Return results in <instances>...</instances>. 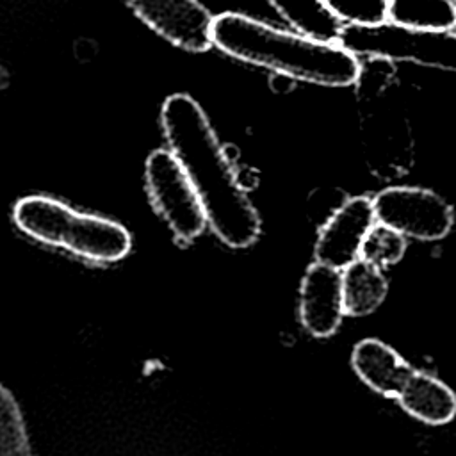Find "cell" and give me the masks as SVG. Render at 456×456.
I'll return each mask as SVG.
<instances>
[{"instance_id": "6da1fadb", "label": "cell", "mask_w": 456, "mask_h": 456, "mask_svg": "<svg viewBox=\"0 0 456 456\" xmlns=\"http://www.w3.org/2000/svg\"><path fill=\"white\" fill-rule=\"evenodd\" d=\"M160 123L169 151L191 178L207 214V224L230 248H248L260 235V216L201 105L189 94L166 98Z\"/></svg>"}, {"instance_id": "7a4b0ae2", "label": "cell", "mask_w": 456, "mask_h": 456, "mask_svg": "<svg viewBox=\"0 0 456 456\" xmlns=\"http://www.w3.org/2000/svg\"><path fill=\"white\" fill-rule=\"evenodd\" d=\"M212 43L230 57L317 86H353L360 73L358 57L338 43L287 32L240 12L214 18Z\"/></svg>"}, {"instance_id": "3957f363", "label": "cell", "mask_w": 456, "mask_h": 456, "mask_svg": "<svg viewBox=\"0 0 456 456\" xmlns=\"http://www.w3.org/2000/svg\"><path fill=\"white\" fill-rule=\"evenodd\" d=\"M12 221L30 239L94 264L118 262L132 248L130 232L118 221L75 210L45 194L20 198L12 208Z\"/></svg>"}, {"instance_id": "277c9868", "label": "cell", "mask_w": 456, "mask_h": 456, "mask_svg": "<svg viewBox=\"0 0 456 456\" xmlns=\"http://www.w3.org/2000/svg\"><path fill=\"white\" fill-rule=\"evenodd\" d=\"M337 43L356 57L408 61L456 71V34L452 30L411 28L387 20L378 25H344Z\"/></svg>"}, {"instance_id": "5b68a950", "label": "cell", "mask_w": 456, "mask_h": 456, "mask_svg": "<svg viewBox=\"0 0 456 456\" xmlns=\"http://www.w3.org/2000/svg\"><path fill=\"white\" fill-rule=\"evenodd\" d=\"M144 178L150 200L178 240L191 242L207 226L203 203L178 159L169 150L148 155Z\"/></svg>"}, {"instance_id": "8992f818", "label": "cell", "mask_w": 456, "mask_h": 456, "mask_svg": "<svg viewBox=\"0 0 456 456\" xmlns=\"http://www.w3.org/2000/svg\"><path fill=\"white\" fill-rule=\"evenodd\" d=\"M370 200L376 221L404 237L438 240L452 228V207L433 191L395 185L379 191Z\"/></svg>"}, {"instance_id": "52a82bcc", "label": "cell", "mask_w": 456, "mask_h": 456, "mask_svg": "<svg viewBox=\"0 0 456 456\" xmlns=\"http://www.w3.org/2000/svg\"><path fill=\"white\" fill-rule=\"evenodd\" d=\"M134 14L171 45L187 52H207L214 16L198 0H125Z\"/></svg>"}, {"instance_id": "ba28073f", "label": "cell", "mask_w": 456, "mask_h": 456, "mask_svg": "<svg viewBox=\"0 0 456 456\" xmlns=\"http://www.w3.org/2000/svg\"><path fill=\"white\" fill-rule=\"evenodd\" d=\"M374 223L370 198L354 196L344 200L319 230L314 251L315 262L342 271L360 258L362 242Z\"/></svg>"}, {"instance_id": "9c48e42d", "label": "cell", "mask_w": 456, "mask_h": 456, "mask_svg": "<svg viewBox=\"0 0 456 456\" xmlns=\"http://www.w3.org/2000/svg\"><path fill=\"white\" fill-rule=\"evenodd\" d=\"M342 276L321 262L310 264L299 289V319L314 337H330L344 317Z\"/></svg>"}, {"instance_id": "30bf717a", "label": "cell", "mask_w": 456, "mask_h": 456, "mask_svg": "<svg viewBox=\"0 0 456 456\" xmlns=\"http://www.w3.org/2000/svg\"><path fill=\"white\" fill-rule=\"evenodd\" d=\"M365 155L372 173L392 178L408 171L411 166V137L408 121H383L374 118L365 125Z\"/></svg>"}, {"instance_id": "8fae6325", "label": "cell", "mask_w": 456, "mask_h": 456, "mask_svg": "<svg viewBox=\"0 0 456 456\" xmlns=\"http://www.w3.org/2000/svg\"><path fill=\"white\" fill-rule=\"evenodd\" d=\"M351 365L369 388L385 397H395L413 369L395 349L378 338L360 340L351 353Z\"/></svg>"}, {"instance_id": "7c38bea8", "label": "cell", "mask_w": 456, "mask_h": 456, "mask_svg": "<svg viewBox=\"0 0 456 456\" xmlns=\"http://www.w3.org/2000/svg\"><path fill=\"white\" fill-rule=\"evenodd\" d=\"M395 399L417 420L440 426L456 415V394L435 376L411 369Z\"/></svg>"}, {"instance_id": "4fadbf2b", "label": "cell", "mask_w": 456, "mask_h": 456, "mask_svg": "<svg viewBox=\"0 0 456 456\" xmlns=\"http://www.w3.org/2000/svg\"><path fill=\"white\" fill-rule=\"evenodd\" d=\"M344 314L353 317L369 315L383 303L388 281L383 271L362 258H356L340 271Z\"/></svg>"}, {"instance_id": "5bb4252c", "label": "cell", "mask_w": 456, "mask_h": 456, "mask_svg": "<svg viewBox=\"0 0 456 456\" xmlns=\"http://www.w3.org/2000/svg\"><path fill=\"white\" fill-rule=\"evenodd\" d=\"M269 4L299 34L324 43L338 41L344 25L322 0H269Z\"/></svg>"}, {"instance_id": "9a60e30c", "label": "cell", "mask_w": 456, "mask_h": 456, "mask_svg": "<svg viewBox=\"0 0 456 456\" xmlns=\"http://www.w3.org/2000/svg\"><path fill=\"white\" fill-rule=\"evenodd\" d=\"M388 21L424 30H452L456 7L452 0H388Z\"/></svg>"}, {"instance_id": "2e32d148", "label": "cell", "mask_w": 456, "mask_h": 456, "mask_svg": "<svg viewBox=\"0 0 456 456\" xmlns=\"http://www.w3.org/2000/svg\"><path fill=\"white\" fill-rule=\"evenodd\" d=\"M0 456H34L18 401L0 383Z\"/></svg>"}, {"instance_id": "e0dca14e", "label": "cell", "mask_w": 456, "mask_h": 456, "mask_svg": "<svg viewBox=\"0 0 456 456\" xmlns=\"http://www.w3.org/2000/svg\"><path fill=\"white\" fill-rule=\"evenodd\" d=\"M406 246L403 233L376 221L362 242L360 258L379 269L390 267L404 256Z\"/></svg>"}, {"instance_id": "ac0fdd59", "label": "cell", "mask_w": 456, "mask_h": 456, "mask_svg": "<svg viewBox=\"0 0 456 456\" xmlns=\"http://www.w3.org/2000/svg\"><path fill=\"white\" fill-rule=\"evenodd\" d=\"M347 25H378L388 20V0H322Z\"/></svg>"}, {"instance_id": "d6986e66", "label": "cell", "mask_w": 456, "mask_h": 456, "mask_svg": "<svg viewBox=\"0 0 456 456\" xmlns=\"http://www.w3.org/2000/svg\"><path fill=\"white\" fill-rule=\"evenodd\" d=\"M454 2V7H456V0H452Z\"/></svg>"}]
</instances>
